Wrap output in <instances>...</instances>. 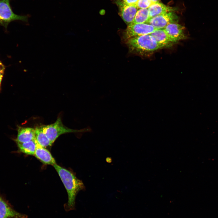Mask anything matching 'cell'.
<instances>
[{"mask_svg": "<svg viewBox=\"0 0 218 218\" xmlns=\"http://www.w3.org/2000/svg\"><path fill=\"white\" fill-rule=\"evenodd\" d=\"M11 0H0V25L7 28L11 22L20 21L28 22L29 15H20L13 12L10 5Z\"/></svg>", "mask_w": 218, "mask_h": 218, "instance_id": "obj_4", "label": "cell"}, {"mask_svg": "<svg viewBox=\"0 0 218 218\" xmlns=\"http://www.w3.org/2000/svg\"><path fill=\"white\" fill-rule=\"evenodd\" d=\"M117 5L119 8V15L128 25L133 21L138 11L136 5H129L125 4L122 1H118Z\"/></svg>", "mask_w": 218, "mask_h": 218, "instance_id": "obj_8", "label": "cell"}, {"mask_svg": "<svg viewBox=\"0 0 218 218\" xmlns=\"http://www.w3.org/2000/svg\"><path fill=\"white\" fill-rule=\"evenodd\" d=\"M43 127L44 133L52 144L59 136L63 134L90 132L91 130L89 127L80 130L69 128L63 124L60 117H58L54 123L43 125Z\"/></svg>", "mask_w": 218, "mask_h": 218, "instance_id": "obj_3", "label": "cell"}, {"mask_svg": "<svg viewBox=\"0 0 218 218\" xmlns=\"http://www.w3.org/2000/svg\"><path fill=\"white\" fill-rule=\"evenodd\" d=\"M125 41L130 52L141 55L164 48L150 34L132 38Z\"/></svg>", "mask_w": 218, "mask_h": 218, "instance_id": "obj_2", "label": "cell"}, {"mask_svg": "<svg viewBox=\"0 0 218 218\" xmlns=\"http://www.w3.org/2000/svg\"><path fill=\"white\" fill-rule=\"evenodd\" d=\"M152 3L151 0H138L136 5L138 8H147Z\"/></svg>", "mask_w": 218, "mask_h": 218, "instance_id": "obj_17", "label": "cell"}, {"mask_svg": "<svg viewBox=\"0 0 218 218\" xmlns=\"http://www.w3.org/2000/svg\"><path fill=\"white\" fill-rule=\"evenodd\" d=\"M150 35L164 47L170 46L175 42L169 36L164 29H156Z\"/></svg>", "mask_w": 218, "mask_h": 218, "instance_id": "obj_12", "label": "cell"}, {"mask_svg": "<svg viewBox=\"0 0 218 218\" xmlns=\"http://www.w3.org/2000/svg\"><path fill=\"white\" fill-rule=\"evenodd\" d=\"M28 216L19 213L2 197L0 196V218H28Z\"/></svg>", "mask_w": 218, "mask_h": 218, "instance_id": "obj_7", "label": "cell"}, {"mask_svg": "<svg viewBox=\"0 0 218 218\" xmlns=\"http://www.w3.org/2000/svg\"><path fill=\"white\" fill-rule=\"evenodd\" d=\"M53 166L58 173L67 193L68 200L64 205V209L67 212L74 210L75 209L76 195L84 187L83 184L69 170L56 164Z\"/></svg>", "mask_w": 218, "mask_h": 218, "instance_id": "obj_1", "label": "cell"}, {"mask_svg": "<svg viewBox=\"0 0 218 218\" xmlns=\"http://www.w3.org/2000/svg\"><path fill=\"white\" fill-rule=\"evenodd\" d=\"M16 143L20 151L26 155H34L37 145L35 139L24 143Z\"/></svg>", "mask_w": 218, "mask_h": 218, "instance_id": "obj_15", "label": "cell"}, {"mask_svg": "<svg viewBox=\"0 0 218 218\" xmlns=\"http://www.w3.org/2000/svg\"><path fill=\"white\" fill-rule=\"evenodd\" d=\"M138 1V0H123L125 4L129 5H136Z\"/></svg>", "mask_w": 218, "mask_h": 218, "instance_id": "obj_19", "label": "cell"}, {"mask_svg": "<svg viewBox=\"0 0 218 218\" xmlns=\"http://www.w3.org/2000/svg\"><path fill=\"white\" fill-rule=\"evenodd\" d=\"M153 3L160 2V0H151Z\"/></svg>", "mask_w": 218, "mask_h": 218, "instance_id": "obj_20", "label": "cell"}, {"mask_svg": "<svg viewBox=\"0 0 218 218\" xmlns=\"http://www.w3.org/2000/svg\"><path fill=\"white\" fill-rule=\"evenodd\" d=\"M149 19L156 16L172 12L174 9L160 2L152 3L148 8Z\"/></svg>", "mask_w": 218, "mask_h": 218, "instance_id": "obj_13", "label": "cell"}, {"mask_svg": "<svg viewBox=\"0 0 218 218\" xmlns=\"http://www.w3.org/2000/svg\"><path fill=\"white\" fill-rule=\"evenodd\" d=\"M5 70V66L0 61V89L1 83L4 75Z\"/></svg>", "mask_w": 218, "mask_h": 218, "instance_id": "obj_18", "label": "cell"}, {"mask_svg": "<svg viewBox=\"0 0 218 218\" xmlns=\"http://www.w3.org/2000/svg\"><path fill=\"white\" fill-rule=\"evenodd\" d=\"M156 29L151 25L146 23L131 24L128 25L124 32L123 36L126 41L132 38L150 34Z\"/></svg>", "mask_w": 218, "mask_h": 218, "instance_id": "obj_5", "label": "cell"}, {"mask_svg": "<svg viewBox=\"0 0 218 218\" xmlns=\"http://www.w3.org/2000/svg\"><path fill=\"white\" fill-rule=\"evenodd\" d=\"M17 131L16 143H24L35 139V128L18 126Z\"/></svg>", "mask_w": 218, "mask_h": 218, "instance_id": "obj_11", "label": "cell"}, {"mask_svg": "<svg viewBox=\"0 0 218 218\" xmlns=\"http://www.w3.org/2000/svg\"><path fill=\"white\" fill-rule=\"evenodd\" d=\"M184 27L177 23L168 24L164 28L169 36L175 42L184 39L186 36L184 33Z\"/></svg>", "mask_w": 218, "mask_h": 218, "instance_id": "obj_9", "label": "cell"}, {"mask_svg": "<svg viewBox=\"0 0 218 218\" xmlns=\"http://www.w3.org/2000/svg\"><path fill=\"white\" fill-rule=\"evenodd\" d=\"M149 19V13L148 9H140L138 10L133 21L130 24L146 23Z\"/></svg>", "mask_w": 218, "mask_h": 218, "instance_id": "obj_16", "label": "cell"}, {"mask_svg": "<svg viewBox=\"0 0 218 218\" xmlns=\"http://www.w3.org/2000/svg\"><path fill=\"white\" fill-rule=\"evenodd\" d=\"M35 128V139L37 143L41 146L45 148L51 146L52 144L44 133L43 126L36 127Z\"/></svg>", "mask_w": 218, "mask_h": 218, "instance_id": "obj_14", "label": "cell"}, {"mask_svg": "<svg viewBox=\"0 0 218 218\" xmlns=\"http://www.w3.org/2000/svg\"><path fill=\"white\" fill-rule=\"evenodd\" d=\"M34 155L44 164L53 166L56 164L55 160L49 151L38 143Z\"/></svg>", "mask_w": 218, "mask_h": 218, "instance_id": "obj_10", "label": "cell"}, {"mask_svg": "<svg viewBox=\"0 0 218 218\" xmlns=\"http://www.w3.org/2000/svg\"><path fill=\"white\" fill-rule=\"evenodd\" d=\"M178 20L177 16L172 12L150 18L146 23L151 25L156 29H164L170 23H177Z\"/></svg>", "mask_w": 218, "mask_h": 218, "instance_id": "obj_6", "label": "cell"}]
</instances>
